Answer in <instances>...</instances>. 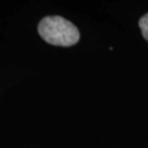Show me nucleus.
<instances>
[{"instance_id": "obj_1", "label": "nucleus", "mask_w": 148, "mask_h": 148, "mask_svg": "<svg viewBox=\"0 0 148 148\" xmlns=\"http://www.w3.org/2000/svg\"><path fill=\"white\" fill-rule=\"evenodd\" d=\"M38 33L46 42L53 45L70 46L80 38L76 26L61 16H46L38 24Z\"/></svg>"}, {"instance_id": "obj_2", "label": "nucleus", "mask_w": 148, "mask_h": 148, "mask_svg": "<svg viewBox=\"0 0 148 148\" xmlns=\"http://www.w3.org/2000/svg\"><path fill=\"white\" fill-rule=\"evenodd\" d=\"M140 27L144 38L148 40V14H146L140 19Z\"/></svg>"}]
</instances>
